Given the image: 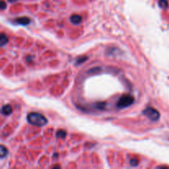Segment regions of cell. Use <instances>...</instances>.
<instances>
[{"label": "cell", "mask_w": 169, "mask_h": 169, "mask_svg": "<svg viewBox=\"0 0 169 169\" xmlns=\"http://www.w3.org/2000/svg\"><path fill=\"white\" fill-rule=\"evenodd\" d=\"M143 114L153 121L158 120L160 117V113L158 112V111H157L156 109L153 108V107H146L143 111Z\"/></svg>", "instance_id": "3957f363"}, {"label": "cell", "mask_w": 169, "mask_h": 169, "mask_svg": "<svg viewBox=\"0 0 169 169\" xmlns=\"http://www.w3.org/2000/svg\"><path fill=\"white\" fill-rule=\"evenodd\" d=\"M7 8V4H6V3L4 2V1H3V0H0V9L1 10H4V9H6Z\"/></svg>", "instance_id": "7c38bea8"}, {"label": "cell", "mask_w": 169, "mask_h": 169, "mask_svg": "<svg viewBox=\"0 0 169 169\" xmlns=\"http://www.w3.org/2000/svg\"><path fill=\"white\" fill-rule=\"evenodd\" d=\"M27 121L29 124L35 126H44L47 124V119L38 112H31L27 116Z\"/></svg>", "instance_id": "6da1fadb"}, {"label": "cell", "mask_w": 169, "mask_h": 169, "mask_svg": "<svg viewBox=\"0 0 169 169\" xmlns=\"http://www.w3.org/2000/svg\"><path fill=\"white\" fill-rule=\"evenodd\" d=\"M66 135H67V133H66V131H64L63 130H58L56 133V136L58 138H61V139H64L65 137H66Z\"/></svg>", "instance_id": "9c48e42d"}, {"label": "cell", "mask_w": 169, "mask_h": 169, "mask_svg": "<svg viewBox=\"0 0 169 169\" xmlns=\"http://www.w3.org/2000/svg\"><path fill=\"white\" fill-rule=\"evenodd\" d=\"M8 42V37L4 33H0V46H3Z\"/></svg>", "instance_id": "52a82bcc"}, {"label": "cell", "mask_w": 169, "mask_h": 169, "mask_svg": "<svg viewBox=\"0 0 169 169\" xmlns=\"http://www.w3.org/2000/svg\"><path fill=\"white\" fill-rule=\"evenodd\" d=\"M7 153H8L7 148H6L5 146L0 144V158H4V157H6Z\"/></svg>", "instance_id": "ba28073f"}, {"label": "cell", "mask_w": 169, "mask_h": 169, "mask_svg": "<svg viewBox=\"0 0 169 169\" xmlns=\"http://www.w3.org/2000/svg\"><path fill=\"white\" fill-rule=\"evenodd\" d=\"M82 17L80 15L77 14H73L70 17V21L74 24V25H77V24H80L82 22Z\"/></svg>", "instance_id": "5b68a950"}, {"label": "cell", "mask_w": 169, "mask_h": 169, "mask_svg": "<svg viewBox=\"0 0 169 169\" xmlns=\"http://www.w3.org/2000/svg\"><path fill=\"white\" fill-rule=\"evenodd\" d=\"M138 159H136V158H132L130 161V164L131 165V166H133V167H136L137 165H138Z\"/></svg>", "instance_id": "8fae6325"}, {"label": "cell", "mask_w": 169, "mask_h": 169, "mask_svg": "<svg viewBox=\"0 0 169 169\" xmlns=\"http://www.w3.org/2000/svg\"><path fill=\"white\" fill-rule=\"evenodd\" d=\"M13 112V108L10 105H5L1 108V113L4 116H9Z\"/></svg>", "instance_id": "8992f818"}, {"label": "cell", "mask_w": 169, "mask_h": 169, "mask_svg": "<svg viewBox=\"0 0 169 169\" xmlns=\"http://www.w3.org/2000/svg\"><path fill=\"white\" fill-rule=\"evenodd\" d=\"M88 59V58L87 56H85V58H79V59H77V61H76V63H78V64H80V63H82L83 62H84L85 60H87Z\"/></svg>", "instance_id": "4fadbf2b"}, {"label": "cell", "mask_w": 169, "mask_h": 169, "mask_svg": "<svg viewBox=\"0 0 169 169\" xmlns=\"http://www.w3.org/2000/svg\"><path fill=\"white\" fill-rule=\"evenodd\" d=\"M8 2H10V3H14V2H16L17 0H7Z\"/></svg>", "instance_id": "5bb4252c"}, {"label": "cell", "mask_w": 169, "mask_h": 169, "mask_svg": "<svg viewBox=\"0 0 169 169\" xmlns=\"http://www.w3.org/2000/svg\"><path fill=\"white\" fill-rule=\"evenodd\" d=\"M16 22L19 25H22V26H27L28 25L29 23L31 22L30 18H28L27 17H19L17 19H16Z\"/></svg>", "instance_id": "277c9868"}, {"label": "cell", "mask_w": 169, "mask_h": 169, "mask_svg": "<svg viewBox=\"0 0 169 169\" xmlns=\"http://www.w3.org/2000/svg\"><path fill=\"white\" fill-rule=\"evenodd\" d=\"M134 97H132L131 95L126 94V95H123L122 97H120L116 103V106L119 108H126V107L131 106L134 103Z\"/></svg>", "instance_id": "7a4b0ae2"}, {"label": "cell", "mask_w": 169, "mask_h": 169, "mask_svg": "<svg viewBox=\"0 0 169 169\" xmlns=\"http://www.w3.org/2000/svg\"><path fill=\"white\" fill-rule=\"evenodd\" d=\"M158 5L162 8H166V7H168V0H159Z\"/></svg>", "instance_id": "30bf717a"}]
</instances>
